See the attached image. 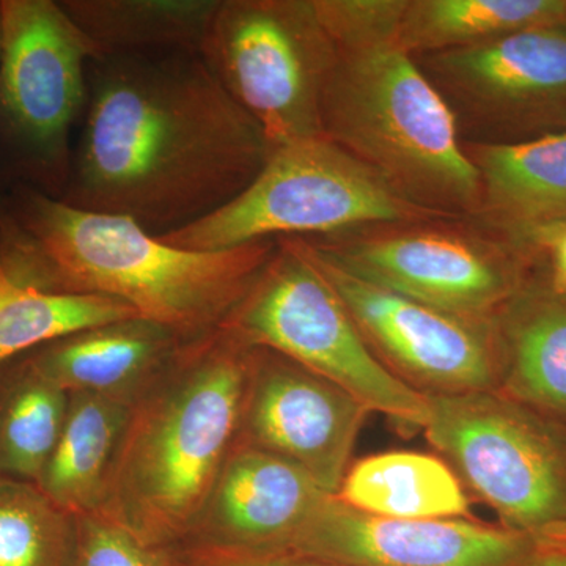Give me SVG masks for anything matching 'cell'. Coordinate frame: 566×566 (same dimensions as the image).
<instances>
[{"label": "cell", "mask_w": 566, "mask_h": 566, "mask_svg": "<svg viewBox=\"0 0 566 566\" xmlns=\"http://www.w3.org/2000/svg\"><path fill=\"white\" fill-rule=\"evenodd\" d=\"M70 397L22 354L0 365V476L39 485L65 427Z\"/></svg>", "instance_id": "cell-23"}, {"label": "cell", "mask_w": 566, "mask_h": 566, "mask_svg": "<svg viewBox=\"0 0 566 566\" xmlns=\"http://www.w3.org/2000/svg\"><path fill=\"white\" fill-rule=\"evenodd\" d=\"M98 55L200 52L219 0H61Z\"/></svg>", "instance_id": "cell-21"}, {"label": "cell", "mask_w": 566, "mask_h": 566, "mask_svg": "<svg viewBox=\"0 0 566 566\" xmlns=\"http://www.w3.org/2000/svg\"><path fill=\"white\" fill-rule=\"evenodd\" d=\"M2 205L0 270L11 283L112 297L188 342L221 327L279 244L191 251L132 219L80 210L25 185H11Z\"/></svg>", "instance_id": "cell-2"}, {"label": "cell", "mask_w": 566, "mask_h": 566, "mask_svg": "<svg viewBox=\"0 0 566 566\" xmlns=\"http://www.w3.org/2000/svg\"><path fill=\"white\" fill-rule=\"evenodd\" d=\"M283 553L345 566H524L547 551L531 536L471 517L392 520L329 495Z\"/></svg>", "instance_id": "cell-14"}, {"label": "cell", "mask_w": 566, "mask_h": 566, "mask_svg": "<svg viewBox=\"0 0 566 566\" xmlns=\"http://www.w3.org/2000/svg\"><path fill=\"white\" fill-rule=\"evenodd\" d=\"M251 365L226 331L186 342L134 401L98 513L145 545H182L237 444Z\"/></svg>", "instance_id": "cell-3"}, {"label": "cell", "mask_w": 566, "mask_h": 566, "mask_svg": "<svg viewBox=\"0 0 566 566\" xmlns=\"http://www.w3.org/2000/svg\"><path fill=\"white\" fill-rule=\"evenodd\" d=\"M412 57L452 112L463 145H515L566 132V25Z\"/></svg>", "instance_id": "cell-11"}, {"label": "cell", "mask_w": 566, "mask_h": 566, "mask_svg": "<svg viewBox=\"0 0 566 566\" xmlns=\"http://www.w3.org/2000/svg\"><path fill=\"white\" fill-rule=\"evenodd\" d=\"M501 390L532 411L566 422V292L546 270L497 315Z\"/></svg>", "instance_id": "cell-17"}, {"label": "cell", "mask_w": 566, "mask_h": 566, "mask_svg": "<svg viewBox=\"0 0 566 566\" xmlns=\"http://www.w3.org/2000/svg\"><path fill=\"white\" fill-rule=\"evenodd\" d=\"M137 318L139 314L122 301L18 286L0 270V365L81 331Z\"/></svg>", "instance_id": "cell-24"}, {"label": "cell", "mask_w": 566, "mask_h": 566, "mask_svg": "<svg viewBox=\"0 0 566 566\" xmlns=\"http://www.w3.org/2000/svg\"><path fill=\"white\" fill-rule=\"evenodd\" d=\"M0 39H2V32H0ZM3 205H2V192H0V216H2Z\"/></svg>", "instance_id": "cell-31"}, {"label": "cell", "mask_w": 566, "mask_h": 566, "mask_svg": "<svg viewBox=\"0 0 566 566\" xmlns=\"http://www.w3.org/2000/svg\"><path fill=\"white\" fill-rule=\"evenodd\" d=\"M76 516L36 483L0 476V566H74Z\"/></svg>", "instance_id": "cell-25"}, {"label": "cell", "mask_w": 566, "mask_h": 566, "mask_svg": "<svg viewBox=\"0 0 566 566\" xmlns=\"http://www.w3.org/2000/svg\"><path fill=\"white\" fill-rule=\"evenodd\" d=\"M524 566H566V551H547L538 554Z\"/></svg>", "instance_id": "cell-30"}, {"label": "cell", "mask_w": 566, "mask_h": 566, "mask_svg": "<svg viewBox=\"0 0 566 566\" xmlns=\"http://www.w3.org/2000/svg\"><path fill=\"white\" fill-rule=\"evenodd\" d=\"M539 25H566V0H408L398 46L411 55L463 50Z\"/></svg>", "instance_id": "cell-22"}, {"label": "cell", "mask_w": 566, "mask_h": 566, "mask_svg": "<svg viewBox=\"0 0 566 566\" xmlns=\"http://www.w3.org/2000/svg\"><path fill=\"white\" fill-rule=\"evenodd\" d=\"M301 240L360 281L471 318H495L546 270L531 241L475 214H430Z\"/></svg>", "instance_id": "cell-5"}, {"label": "cell", "mask_w": 566, "mask_h": 566, "mask_svg": "<svg viewBox=\"0 0 566 566\" xmlns=\"http://www.w3.org/2000/svg\"><path fill=\"white\" fill-rule=\"evenodd\" d=\"M329 495L285 458L237 441L202 515L180 546L283 553Z\"/></svg>", "instance_id": "cell-15"}, {"label": "cell", "mask_w": 566, "mask_h": 566, "mask_svg": "<svg viewBox=\"0 0 566 566\" xmlns=\"http://www.w3.org/2000/svg\"><path fill=\"white\" fill-rule=\"evenodd\" d=\"M424 433L502 526L566 551V430L501 390L427 395Z\"/></svg>", "instance_id": "cell-6"}, {"label": "cell", "mask_w": 566, "mask_h": 566, "mask_svg": "<svg viewBox=\"0 0 566 566\" xmlns=\"http://www.w3.org/2000/svg\"><path fill=\"white\" fill-rule=\"evenodd\" d=\"M277 249L219 329L249 348H266L303 365L406 427L424 428L427 395L376 359L334 286L300 238Z\"/></svg>", "instance_id": "cell-7"}, {"label": "cell", "mask_w": 566, "mask_h": 566, "mask_svg": "<svg viewBox=\"0 0 566 566\" xmlns=\"http://www.w3.org/2000/svg\"><path fill=\"white\" fill-rule=\"evenodd\" d=\"M0 155L13 185L61 199L93 41L55 0H0Z\"/></svg>", "instance_id": "cell-8"}, {"label": "cell", "mask_w": 566, "mask_h": 566, "mask_svg": "<svg viewBox=\"0 0 566 566\" xmlns=\"http://www.w3.org/2000/svg\"><path fill=\"white\" fill-rule=\"evenodd\" d=\"M186 342L167 327L137 318L81 331L22 356L66 392L136 401Z\"/></svg>", "instance_id": "cell-16"}, {"label": "cell", "mask_w": 566, "mask_h": 566, "mask_svg": "<svg viewBox=\"0 0 566 566\" xmlns=\"http://www.w3.org/2000/svg\"><path fill=\"white\" fill-rule=\"evenodd\" d=\"M273 151L200 52L96 55L61 200L164 237L233 202Z\"/></svg>", "instance_id": "cell-1"}, {"label": "cell", "mask_w": 566, "mask_h": 566, "mask_svg": "<svg viewBox=\"0 0 566 566\" xmlns=\"http://www.w3.org/2000/svg\"><path fill=\"white\" fill-rule=\"evenodd\" d=\"M170 566H345L293 553H248L211 546H177Z\"/></svg>", "instance_id": "cell-28"}, {"label": "cell", "mask_w": 566, "mask_h": 566, "mask_svg": "<svg viewBox=\"0 0 566 566\" xmlns=\"http://www.w3.org/2000/svg\"><path fill=\"white\" fill-rule=\"evenodd\" d=\"M200 54L273 148L323 136L337 51L315 0H219Z\"/></svg>", "instance_id": "cell-10"}, {"label": "cell", "mask_w": 566, "mask_h": 566, "mask_svg": "<svg viewBox=\"0 0 566 566\" xmlns=\"http://www.w3.org/2000/svg\"><path fill=\"white\" fill-rule=\"evenodd\" d=\"M335 497L357 512L392 520L469 517V497L442 458L389 452L349 465Z\"/></svg>", "instance_id": "cell-20"}, {"label": "cell", "mask_w": 566, "mask_h": 566, "mask_svg": "<svg viewBox=\"0 0 566 566\" xmlns=\"http://www.w3.org/2000/svg\"><path fill=\"white\" fill-rule=\"evenodd\" d=\"M430 214L442 212L406 202L378 174L322 136L274 148L259 177L233 202L159 238L178 248L211 252Z\"/></svg>", "instance_id": "cell-9"}, {"label": "cell", "mask_w": 566, "mask_h": 566, "mask_svg": "<svg viewBox=\"0 0 566 566\" xmlns=\"http://www.w3.org/2000/svg\"><path fill=\"white\" fill-rule=\"evenodd\" d=\"M408 0H315L316 13L335 51L398 44Z\"/></svg>", "instance_id": "cell-26"}, {"label": "cell", "mask_w": 566, "mask_h": 566, "mask_svg": "<svg viewBox=\"0 0 566 566\" xmlns=\"http://www.w3.org/2000/svg\"><path fill=\"white\" fill-rule=\"evenodd\" d=\"M463 147L480 178L475 216L521 238L566 223V132Z\"/></svg>", "instance_id": "cell-18"}, {"label": "cell", "mask_w": 566, "mask_h": 566, "mask_svg": "<svg viewBox=\"0 0 566 566\" xmlns=\"http://www.w3.org/2000/svg\"><path fill=\"white\" fill-rule=\"evenodd\" d=\"M370 409L322 376L266 348H252L238 441L285 458L337 494Z\"/></svg>", "instance_id": "cell-13"}, {"label": "cell", "mask_w": 566, "mask_h": 566, "mask_svg": "<svg viewBox=\"0 0 566 566\" xmlns=\"http://www.w3.org/2000/svg\"><path fill=\"white\" fill-rule=\"evenodd\" d=\"M76 524L74 566H170L172 549L145 545L102 513L77 515Z\"/></svg>", "instance_id": "cell-27"}, {"label": "cell", "mask_w": 566, "mask_h": 566, "mask_svg": "<svg viewBox=\"0 0 566 566\" xmlns=\"http://www.w3.org/2000/svg\"><path fill=\"white\" fill-rule=\"evenodd\" d=\"M134 401L71 394L61 439L39 486L71 515L98 512Z\"/></svg>", "instance_id": "cell-19"}, {"label": "cell", "mask_w": 566, "mask_h": 566, "mask_svg": "<svg viewBox=\"0 0 566 566\" xmlns=\"http://www.w3.org/2000/svg\"><path fill=\"white\" fill-rule=\"evenodd\" d=\"M323 137L406 202L476 214L480 178L441 93L398 44L337 51L322 99Z\"/></svg>", "instance_id": "cell-4"}, {"label": "cell", "mask_w": 566, "mask_h": 566, "mask_svg": "<svg viewBox=\"0 0 566 566\" xmlns=\"http://www.w3.org/2000/svg\"><path fill=\"white\" fill-rule=\"evenodd\" d=\"M301 243L390 374L424 395L499 390L497 316L471 318L409 300L354 277Z\"/></svg>", "instance_id": "cell-12"}, {"label": "cell", "mask_w": 566, "mask_h": 566, "mask_svg": "<svg viewBox=\"0 0 566 566\" xmlns=\"http://www.w3.org/2000/svg\"><path fill=\"white\" fill-rule=\"evenodd\" d=\"M526 240L545 256L549 285L556 292H566V223L538 230Z\"/></svg>", "instance_id": "cell-29"}]
</instances>
